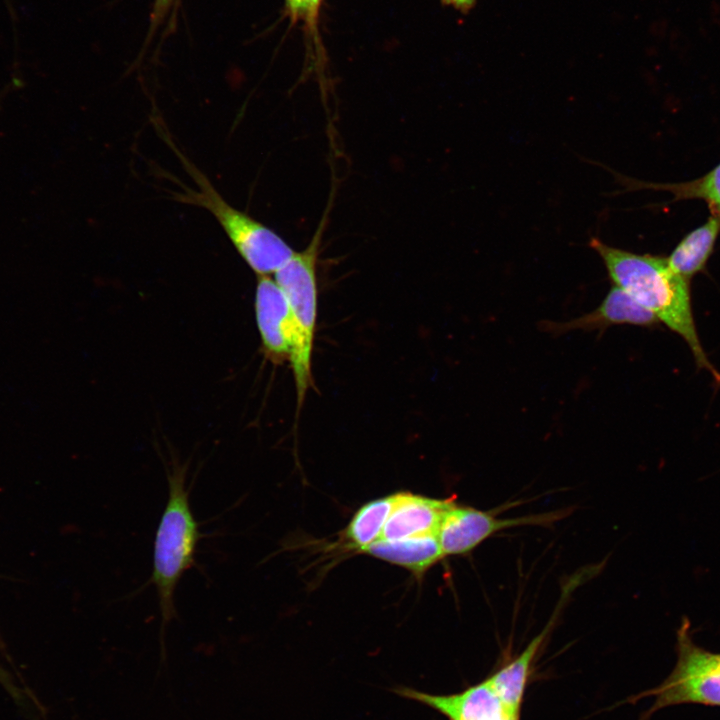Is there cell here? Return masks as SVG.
Masks as SVG:
<instances>
[{"label":"cell","mask_w":720,"mask_h":720,"mask_svg":"<svg viewBox=\"0 0 720 720\" xmlns=\"http://www.w3.org/2000/svg\"><path fill=\"white\" fill-rule=\"evenodd\" d=\"M568 514V509H565L498 518L493 512L459 505L454 501L443 516L437 536L445 557L465 555L502 530L519 526L549 527Z\"/></svg>","instance_id":"5b68a950"},{"label":"cell","mask_w":720,"mask_h":720,"mask_svg":"<svg viewBox=\"0 0 720 720\" xmlns=\"http://www.w3.org/2000/svg\"><path fill=\"white\" fill-rule=\"evenodd\" d=\"M444 4L461 11L462 13L469 12L475 5L476 0H441Z\"/></svg>","instance_id":"ac0fdd59"},{"label":"cell","mask_w":720,"mask_h":720,"mask_svg":"<svg viewBox=\"0 0 720 720\" xmlns=\"http://www.w3.org/2000/svg\"><path fill=\"white\" fill-rule=\"evenodd\" d=\"M718 655H719V657H720V653H718Z\"/></svg>","instance_id":"44dd1931"},{"label":"cell","mask_w":720,"mask_h":720,"mask_svg":"<svg viewBox=\"0 0 720 720\" xmlns=\"http://www.w3.org/2000/svg\"><path fill=\"white\" fill-rule=\"evenodd\" d=\"M398 694L437 710L448 720H519L505 708L487 679L457 694L432 695L411 688H401Z\"/></svg>","instance_id":"52a82bcc"},{"label":"cell","mask_w":720,"mask_h":720,"mask_svg":"<svg viewBox=\"0 0 720 720\" xmlns=\"http://www.w3.org/2000/svg\"><path fill=\"white\" fill-rule=\"evenodd\" d=\"M173 150L196 183V188L181 185L180 191L172 192L173 198L209 211L257 275L274 274L294 254L292 247L274 230L229 204L193 163L175 146Z\"/></svg>","instance_id":"3957f363"},{"label":"cell","mask_w":720,"mask_h":720,"mask_svg":"<svg viewBox=\"0 0 720 720\" xmlns=\"http://www.w3.org/2000/svg\"><path fill=\"white\" fill-rule=\"evenodd\" d=\"M720 229V217H711L687 235L667 258L670 267L689 280L699 272L710 256Z\"/></svg>","instance_id":"5bb4252c"},{"label":"cell","mask_w":720,"mask_h":720,"mask_svg":"<svg viewBox=\"0 0 720 720\" xmlns=\"http://www.w3.org/2000/svg\"><path fill=\"white\" fill-rule=\"evenodd\" d=\"M558 608L559 607L554 611L553 616L545 628L530 641L522 653L487 679L505 708L513 716L519 717L520 706L531 664L548 632L555 623Z\"/></svg>","instance_id":"7c38bea8"},{"label":"cell","mask_w":720,"mask_h":720,"mask_svg":"<svg viewBox=\"0 0 720 720\" xmlns=\"http://www.w3.org/2000/svg\"><path fill=\"white\" fill-rule=\"evenodd\" d=\"M324 218L308 245L295 251L275 273L274 280L288 300L296 328V345L290 358L298 409L313 386L312 354L317 320V263Z\"/></svg>","instance_id":"277c9868"},{"label":"cell","mask_w":720,"mask_h":720,"mask_svg":"<svg viewBox=\"0 0 720 720\" xmlns=\"http://www.w3.org/2000/svg\"><path fill=\"white\" fill-rule=\"evenodd\" d=\"M166 472L168 498L155 534L151 577L158 596L161 634L177 617L175 592L182 576L195 565L202 538L189 502L187 467L174 461Z\"/></svg>","instance_id":"7a4b0ae2"},{"label":"cell","mask_w":720,"mask_h":720,"mask_svg":"<svg viewBox=\"0 0 720 720\" xmlns=\"http://www.w3.org/2000/svg\"><path fill=\"white\" fill-rule=\"evenodd\" d=\"M322 0H302V17L306 18L310 23H314Z\"/></svg>","instance_id":"2e32d148"},{"label":"cell","mask_w":720,"mask_h":720,"mask_svg":"<svg viewBox=\"0 0 720 720\" xmlns=\"http://www.w3.org/2000/svg\"><path fill=\"white\" fill-rule=\"evenodd\" d=\"M255 312L265 352L272 360L290 361L296 328L286 295L269 275H258Z\"/></svg>","instance_id":"8992f818"},{"label":"cell","mask_w":720,"mask_h":720,"mask_svg":"<svg viewBox=\"0 0 720 720\" xmlns=\"http://www.w3.org/2000/svg\"><path fill=\"white\" fill-rule=\"evenodd\" d=\"M285 4L292 19L302 16V0H285Z\"/></svg>","instance_id":"d6986e66"},{"label":"cell","mask_w":720,"mask_h":720,"mask_svg":"<svg viewBox=\"0 0 720 720\" xmlns=\"http://www.w3.org/2000/svg\"><path fill=\"white\" fill-rule=\"evenodd\" d=\"M0 681L2 682V684H4L6 687H8V689L11 693L17 694V689L12 684V681L10 680V678L7 676V674L1 667H0Z\"/></svg>","instance_id":"ffe728a7"},{"label":"cell","mask_w":720,"mask_h":720,"mask_svg":"<svg viewBox=\"0 0 720 720\" xmlns=\"http://www.w3.org/2000/svg\"><path fill=\"white\" fill-rule=\"evenodd\" d=\"M363 553L405 568L417 577L445 557L437 534L400 540L379 539Z\"/></svg>","instance_id":"8fae6325"},{"label":"cell","mask_w":720,"mask_h":720,"mask_svg":"<svg viewBox=\"0 0 720 720\" xmlns=\"http://www.w3.org/2000/svg\"><path fill=\"white\" fill-rule=\"evenodd\" d=\"M693 191L704 198L714 216L720 217V165L701 179Z\"/></svg>","instance_id":"9a60e30c"},{"label":"cell","mask_w":720,"mask_h":720,"mask_svg":"<svg viewBox=\"0 0 720 720\" xmlns=\"http://www.w3.org/2000/svg\"><path fill=\"white\" fill-rule=\"evenodd\" d=\"M174 2L175 0H154L152 12L153 22L156 23L160 21Z\"/></svg>","instance_id":"e0dca14e"},{"label":"cell","mask_w":720,"mask_h":720,"mask_svg":"<svg viewBox=\"0 0 720 720\" xmlns=\"http://www.w3.org/2000/svg\"><path fill=\"white\" fill-rule=\"evenodd\" d=\"M454 501V498L436 499L398 492L380 539L400 540L437 534L445 512Z\"/></svg>","instance_id":"ba28073f"},{"label":"cell","mask_w":720,"mask_h":720,"mask_svg":"<svg viewBox=\"0 0 720 720\" xmlns=\"http://www.w3.org/2000/svg\"><path fill=\"white\" fill-rule=\"evenodd\" d=\"M397 493L365 503L351 518L341 537L347 550L362 552L379 540L396 503Z\"/></svg>","instance_id":"4fadbf2b"},{"label":"cell","mask_w":720,"mask_h":720,"mask_svg":"<svg viewBox=\"0 0 720 720\" xmlns=\"http://www.w3.org/2000/svg\"><path fill=\"white\" fill-rule=\"evenodd\" d=\"M709 669L695 675L670 680L665 679L659 686L641 693L654 696L655 701L646 712V718L659 709L681 704H700L720 707V657Z\"/></svg>","instance_id":"30bf717a"},{"label":"cell","mask_w":720,"mask_h":720,"mask_svg":"<svg viewBox=\"0 0 720 720\" xmlns=\"http://www.w3.org/2000/svg\"><path fill=\"white\" fill-rule=\"evenodd\" d=\"M658 322L650 311L614 285L593 311L565 322L546 321L543 327L545 331L558 335L572 330H597L619 324L652 326Z\"/></svg>","instance_id":"9c48e42d"},{"label":"cell","mask_w":720,"mask_h":720,"mask_svg":"<svg viewBox=\"0 0 720 720\" xmlns=\"http://www.w3.org/2000/svg\"><path fill=\"white\" fill-rule=\"evenodd\" d=\"M590 247L602 258L614 285L680 335L690 347L698 367L720 380L696 331L688 280L670 267L667 258L635 254L597 238L590 240Z\"/></svg>","instance_id":"6da1fadb"}]
</instances>
